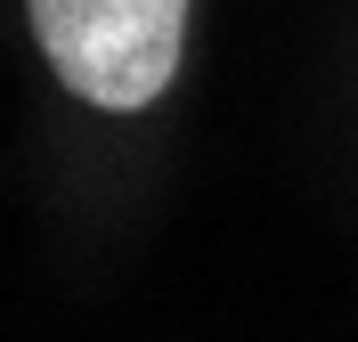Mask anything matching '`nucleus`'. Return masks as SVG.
<instances>
[{"mask_svg":"<svg viewBox=\"0 0 358 342\" xmlns=\"http://www.w3.org/2000/svg\"><path fill=\"white\" fill-rule=\"evenodd\" d=\"M33 33L73 98L106 114H138L179 73L187 0H33Z\"/></svg>","mask_w":358,"mask_h":342,"instance_id":"obj_1","label":"nucleus"}]
</instances>
